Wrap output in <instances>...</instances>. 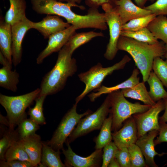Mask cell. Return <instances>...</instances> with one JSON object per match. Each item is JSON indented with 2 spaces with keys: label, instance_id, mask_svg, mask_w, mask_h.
<instances>
[{
  "label": "cell",
  "instance_id": "7dc6e473",
  "mask_svg": "<svg viewBox=\"0 0 167 167\" xmlns=\"http://www.w3.org/2000/svg\"><path fill=\"white\" fill-rule=\"evenodd\" d=\"M138 6L142 7L144 6L147 0H134Z\"/></svg>",
  "mask_w": 167,
  "mask_h": 167
},
{
  "label": "cell",
  "instance_id": "ab89813d",
  "mask_svg": "<svg viewBox=\"0 0 167 167\" xmlns=\"http://www.w3.org/2000/svg\"><path fill=\"white\" fill-rule=\"evenodd\" d=\"M0 167H35L31 162L20 160L2 161L0 162Z\"/></svg>",
  "mask_w": 167,
  "mask_h": 167
},
{
  "label": "cell",
  "instance_id": "d4e9b609",
  "mask_svg": "<svg viewBox=\"0 0 167 167\" xmlns=\"http://www.w3.org/2000/svg\"><path fill=\"white\" fill-rule=\"evenodd\" d=\"M103 36L104 34L101 32L90 31L78 33L75 32L71 36L65 45L72 54L77 48L94 38Z\"/></svg>",
  "mask_w": 167,
  "mask_h": 167
},
{
  "label": "cell",
  "instance_id": "9a60e30c",
  "mask_svg": "<svg viewBox=\"0 0 167 167\" xmlns=\"http://www.w3.org/2000/svg\"><path fill=\"white\" fill-rule=\"evenodd\" d=\"M112 139L118 149L127 148L135 143L138 139L137 130L135 121L131 116L120 129L112 134Z\"/></svg>",
  "mask_w": 167,
  "mask_h": 167
},
{
  "label": "cell",
  "instance_id": "277c9868",
  "mask_svg": "<svg viewBox=\"0 0 167 167\" xmlns=\"http://www.w3.org/2000/svg\"><path fill=\"white\" fill-rule=\"evenodd\" d=\"M40 92V88H37L29 93L16 96L0 94V103L6 112L9 129H14L16 126L27 118L26 109L35 101Z\"/></svg>",
  "mask_w": 167,
  "mask_h": 167
},
{
  "label": "cell",
  "instance_id": "f6af8a7d",
  "mask_svg": "<svg viewBox=\"0 0 167 167\" xmlns=\"http://www.w3.org/2000/svg\"><path fill=\"white\" fill-rule=\"evenodd\" d=\"M0 123L1 124H3L6 126L10 127V124L8 120L6 117H4L0 114Z\"/></svg>",
  "mask_w": 167,
  "mask_h": 167
},
{
  "label": "cell",
  "instance_id": "ba28073f",
  "mask_svg": "<svg viewBox=\"0 0 167 167\" xmlns=\"http://www.w3.org/2000/svg\"><path fill=\"white\" fill-rule=\"evenodd\" d=\"M110 107L109 98L108 95L102 105L95 112L88 115L80 120L66 142L70 143L78 137L93 131L100 129L109 113Z\"/></svg>",
  "mask_w": 167,
  "mask_h": 167
},
{
  "label": "cell",
  "instance_id": "3957f363",
  "mask_svg": "<svg viewBox=\"0 0 167 167\" xmlns=\"http://www.w3.org/2000/svg\"><path fill=\"white\" fill-rule=\"evenodd\" d=\"M108 95L110 105L109 113L112 117V130L114 131L119 129L123 122L132 115L144 112L152 107L139 102H129L120 90L112 92Z\"/></svg>",
  "mask_w": 167,
  "mask_h": 167
},
{
  "label": "cell",
  "instance_id": "f546056e",
  "mask_svg": "<svg viewBox=\"0 0 167 167\" xmlns=\"http://www.w3.org/2000/svg\"><path fill=\"white\" fill-rule=\"evenodd\" d=\"M6 161L20 160L31 162L30 158L19 140L15 142L6 151L5 156Z\"/></svg>",
  "mask_w": 167,
  "mask_h": 167
},
{
  "label": "cell",
  "instance_id": "30bf717a",
  "mask_svg": "<svg viewBox=\"0 0 167 167\" xmlns=\"http://www.w3.org/2000/svg\"><path fill=\"white\" fill-rule=\"evenodd\" d=\"M165 109L164 100L161 99L146 111L134 114L133 117L136 124L138 138L150 131H159V115Z\"/></svg>",
  "mask_w": 167,
  "mask_h": 167
},
{
  "label": "cell",
  "instance_id": "c3c4849f",
  "mask_svg": "<svg viewBox=\"0 0 167 167\" xmlns=\"http://www.w3.org/2000/svg\"><path fill=\"white\" fill-rule=\"evenodd\" d=\"M164 57L167 59V44L165 45V54Z\"/></svg>",
  "mask_w": 167,
  "mask_h": 167
},
{
  "label": "cell",
  "instance_id": "d6a6232c",
  "mask_svg": "<svg viewBox=\"0 0 167 167\" xmlns=\"http://www.w3.org/2000/svg\"><path fill=\"white\" fill-rule=\"evenodd\" d=\"M157 16L152 14L147 16L132 19L122 25V30L135 31L147 27L150 23Z\"/></svg>",
  "mask_w": 167,
  "mask_h": 167
},
{
  "label": "cell",
  "instance_id": "8992f818",
  "mask_svg": "<svg viewBox=\"0 0 167 167\" xmlns=\"http://www.w3.org/2000/svg\"><path fill=\"white\" fill-rule=\"evenodd\" d=\"M32 9L40 14L54 15L63 17L71 25L76 26L81 23V15L74 12L71 7H78L84 10L85 7L77 4L64 2L55 0H30Z\"/></svg>",
  "mask_w": 167,
  "mask_h": 167
},
{
  "label": "cell",
  "instance_id": "52a82bcc",
  "mask_svg": "<svg viewBox=\"0 0 167 167\" xmlns=\"http://www.w3.org/2000/svg\"><path fill=\"white\" fill-rule=\"evenodd\" d=\"M77 104L75 103L64 115L50 140L45 143L54 150H62L63 145L72 133L80 120L83 117L91 113L88 110L79 114L77 112Z\"/></svg>",
  "mask_w": 167,
  "mask_h": 167
},
{
  "label": "cell",
  "instance_id": "9c48e42d",
  "mask_svg": "<svg viewBox=\"0 0 167 167\" xmlns=\"http://www.w3.org/2000/svg\"><path fill=\"white\" fill-rule=\"evenodd\" d=\"M101 6L109 28L110 36L104 56L107 59L111 60L114 59L118 50L117 45L122 25L114 6L109 3L104 4Z\"/></svg>",
  "mask_w": 167,
  "mask_h": 167
},
{
  "label": "cell",
  "instance_id": "60d3db41",
  "mask_svg": "<svg viewBox=\"0 0 167 167\" xmlns=\"http://www.w3.org/2000/svg\"><path fill=\"white\" fill-rule=\"evenodd\" d=\"M159 122V136L154 141L155 145L163 142H167V124L165 122Z\"/></svg>",
  "mask_w": 167,
  "mask_h": 167
},
{
  "label": "cell",
  "instance_id": "7a4b0ae2",
  "mask_svg": "<svg viewBox=\"0 0 167 167\" xmlns=\"http://www.w3.org/2000/svg\"><path fill=\"white\" fill-rule=\"evenodd\" d=\"M72 54L65 45L58 52L54 66L42 80L39 96L54 94L63 88L68 78L77 71L76 60Z\"/></svg>",
  "mask_w": 167,
  "mask_h": 167
},
{
  "label": "cell",
  "instance_id": "1f68e13d",
  "mask_svg": "<svg viewBox=\"0 0 167 167\" xmlns=\"http://www.w3.org/2000/svg\"><path fill=\"white\" fill-rule=\"evenodd\" d=\"M20 139L16 130L9 129L5 131L0 140V161H5V154L10 146L15 142Z\"/></svg>",
  "mask_w": 167,
  "mask_h": 167
},
{
  "label": "cell",
  "instance_id": "5bb4252c",
  "mask_svg": "<svg viewBox=\"0 0 167 167\" xmlns=\"http://www.w3.org/2000/svg\"><path fill=\"white\" fill-rule=\"evenodd\" d=\"M71 25L65 22L60 16L54 15H47L41 21L34 22L31 21L32 29H34L43 36L47 39L52 35L62 31Z\"/></svg>",
  "mask_w": 167,
  "mask_h": 167
},
{
  "label": "cell",
  "instance_id": "f1b7e54d",
  "mask_svg": "<svg viewBox=\"0 0 167 167\" xmlns=\"http://www.w3.org/2000/svg\"><path fill=\"white\" fill-rule=\"evenodd\" d=\"M121 36L133 39L139 41L154 44L158 43V39L155 37L147 27L135 31L122 30Z\"/></svg>",
  "mask_w": 167,
  "mask_h": 167
},
{
  "label": "cell",
  "instance_id": "e0dca14e",
  "mask_svg": "<svg viewBox=\"0 0 167 167\" xmlns=\"http://www.w3.org/2000/svg\"><path fill=\"white\" fill-rule=\"evenodd\" d=\"M158 134L159 131L158 130L150 131L138 138L135 143L144 156L146 163L148 166L158 167L154 161V156L157 155L161 156L165 154L164 153H158L155 149V144L154 140Z\"/></svg>",
  "mask_w": 167,
  "mask_h": 167
},
{
  "label": "cell",
  "instance_id": "836d02e7",
  "mask_svg": "<svg viewBox=\"0 0 167 167\" xmlns=\"http://www.w3.org/2000/svg\"><path fill=\"white\" fill-rule=\"evenodd\" d=\"M18 126L16 130L19 134L20 139H24L36 134V131L40 127L39 125L30 118H27L23 120Z\"/></svg>",
  "mask_w": 167,
  "mask_h": 167
},
{
  "label": "cell",
  "instance_id": "7c38bea8",
  "mask_svg": "<svg viewBox=\"0 0 167 167\" xmlns=\"http://www.w3.org/2000/svg\"><path fill=\"white\" fill-rule=\"evenodd\" d=\"M77 30L75 26L71 25L68 28L51 35L48 38L47 46L36 58V63H41L48 56L54 53L59 52Z\"/></svg>",
  "mask_w": 167,
  "mask_h": 167
},
{
  "label": "cell",
  "instance_id": "4316f807",
  "mask_svg": "<svg viewBox=\"0 0 167 167\" xmlns=\"http://www.w3.org/2000/svg\"><path fill=\"white\" fill-rule=\"evenodd\" d=\"M147 82L149 86V94L154 101L167 98V92L164 85L153 72H150Z\"/></svg>",
  "mask_w": 167,
  "mask_h": 167
},
{
  "label": "cell",
  "instance_id": "f35d334b",
  "mask_svg": "<svg viewBox=\"0 0 167 167\" xmlns=\"http://www.w3.org/2000/svg\"><path fill=\"white\" fill-rule=\"evenodd\" d=\"M121 167H131V163L130 154L127 148L118 149L115 155Z\"/></svg>",
  "mask_w": 167,
  "mask_h": 167
},
{
  "label": "cell",
  "instance_id": "5b68a950",
  "mask_svg": "<svg viewBox=\"0 0 167 167\" xmlns=\"http://www.w3.org/2000/svg\"><path fill=\"white\" fill-rule=\"evenodd\" d=\"M131 60V58L126 55L121 61L112 66L104 67L101 63H98L88 71L79 74L78 77L85 84V88L76 98L75 103L78 104L91 92L100 87L102 82L107 76L116 70L123 69Z\"/></svg>",
  "mask_w": 167,
  "mask_h": 167
},
{
  "label": "cell",
  "instance_id": "cb8c5ba5",
  "mask_svg": "<svg viewBox=\"0 0 167 167\" xmlns=\"http://www.w3.org/2000/svg\"><path fill=\"white\" fill-rule=\"evenodd\" d=\"M60 150L56 151L43 142L41 160L39 167H65L61 159Z\"/></svg>",
  "mask_w": 167,
  "mask_h": 167
},
{
  "label": "cell",
  "instance_id": "d590c367",
  "mask_svg": "<svg viewBox=\"0 0 167 167\" xmlns=\"http://www.w3.org/2000/svg\"><path fill=\"white\" fill-rule=\"evenodd\" d=\"M131 160V167H147L143 155L140 148L135 143L127 147Z\"/></svg>",
  "mask_w": 167,
  "mask_h": 167
},
{
  "label": "cell",
  "instance_id": "4dcf8cb0",
  "mask_svg": "<svg viewBox=\"0 0 167 167\" xmlns=\"http://www.w3.org/2000/svg\"><path fill=\"white\" fill-rule=\"evenodd\" d=\"M46 96H39L35 100L36 103L33 108H30L28 114L30 118L39 125L46 124L43 113V105Z\"/></svg>",
  "mask_w": 167,
  "mask_h": 167
},
{
  "label": "cell",
  "instance_id": "d6986e66",
  "mask_svg": "<svg viewBox=\"0 0 167 167\" xmlns=\"http://www.w3.org/2000/svg\"><path fill=\"white\" fill-rule=\"evenodd\" d=\"M140 72L137 68H135L130 77L124 82L111 87L104 85L101 86L95 90V92L89 94L88 97L91 101L93 102L102 95L108 94L114 91L133 87L139 82V77L138 75Z\"/></svg>",
  "mask_w": 167,
  "mask_h": 167
},
{
  "label": "cell",
  "instance_id": "74e56055",
  "mask_svg": "<svg viewBox=\"0 0 167 167\" xmlns=\"http://www.w3.org/2000/svg\"><path fill=\"white\" fill-rule=\"evenodd\" d=\"M156 16L167 15V0H157L153 3L144 7Z\"/></svg>",
  "mask_w": 167,
  "mask_h": 167
},
{
  "label": "cell",
  "instance_id": "e575fe53",
  "mask_svg": "<svg viewBox=\"0 0 167 167\" xmlns=\"http://www.w3.org/2000/svg\"><path fill=\"white\" fill-rule=\"evenodd\" d=\"M157 57L154 60L152 69L153 72L167 88V59L164 60Z\"/></svg>",
  "mask_w": 167,
  "mask_h": 167
},
{
  "label": "cell",
  "instance_id": "bcb514c9",
  "mask_svg": "<svg viewBox=\"0 0 167 167\" xmlns=\"http://www.w3.org/2000/svg\"><path fill=\"white\" fill-rule=\"evenodd\" d=\"M57 1L62 2H66L67 3H70L74 4H79L80 3L82 0H55Z\"/></svg>",
  "mask_w": 167,
  "mask_h": 167
},
{
  "label": "cell",
  "instance_id": "44dd1931",
  "mask_svg": "<svg viewBox=\"0 0 167 167\" xmlns=\"http://www.w3.org/2000/svg\"><path fill=\"white\" fill-rule=\"evenodd\" d=\"M10 7L6 12L4 19L5 21L11 26L27 18L26 11L27 7L25 0H9Z\"/></svg>",
  "mask_w": 167,
  "mask_h": 167
},
{
  "label": "cell",
  "instance_id": "2e32d148",
  "mask_svg": "<svg viewBox=\"0 0 167 167\" xmlns=\"http://www.w3.org/2000/svg\"><path fill=\"white\" fill-rule=\"evenodd\" d=\"M114 4L122 25L132 19L152 14L150 11L136 6L131 0H117Z\"/></svg>",
  "mask_w": 167,
  "mask_h": 167
},
{
  "label": "cell",
  "instance_id": "681fc988",
  "mask_svg": "<svg viewBox=\"0 0 167 167\" xmlns=\"http://www.w3.org/2000/svg\"></svg>",
  "mask_w": 167,
  "mask_h": 167
},
{
  "label": "cell",
  "instance_id": "603a6c76",
  "mask_svg": "<svg viewBox=\"0 0 167 167\" xmlns=\"http://www.w3.org/2000/svg\"><path fill=\"white\" fill-rule=\"evenodd\" d=\"M19 82V75L15 69L12 70V65L3 66L0 69V86L13 92H16Z\"/></svg>",
  "mask_w": 167,
  "mask_h": 167
},
{
  "label": "cell",
  "instance_id": "ffe728a7",
  "mask_svg": "<svg viewBox=\"0 0 167 167\" xmlns=\"http://www.w3.org/2000/svg\"><path fill=\"white\" fill-rule=\"evenodd\" d=\"M12 32L11 24L6 22L2 16L0 20V52L11 64Z\"/></svg>",
  "mask_w": 167,
  "mask_h": 167
},
{
  "label": "cell",
  "instance_id": "7402d4cb",
  "mask_svg": "<svg viewBox=\"0 0 167 167\" xmlns=\"http://www.w3.org/2000/svg\"><path fill=\"white\" fill-rule=\"evenodd\" d=\"M121 91L125 97L140 101L144 104L151 106L156 104V102L150 97L143 81L139 82L133 87L122 89Z\"/></svg>",
  "mask_w": 167,
  "mask_h": 167
},
{
  "label": "cell",
  "instance_id": "83f0119b",
  "mask_svg": "<svg viewBox=\"0 0 167 167\" xmlns=\"http://www.w3.org/2000/svg\"><path fill=\"white\" fill-rule=\"evenodd\" d=\"M112 117L110 113L109 117L105 120L99 135L95 139L96 149H102L106 144L111 141Z\"/></svg>",
  "mask_w": 167,
  "mask_h": 167
},
{
  "label": "cell",
  "instance_id": "b9f144b4",
  "mask_svg": "<svg viewBox=\"0 0 167 167\" xmlns=\"http://www.w3.org/2000/svg\"><path fill=\"white\" fill-rule=\"evenodd\" d=\"M117 0H86V4L90 7H98L104 4L109 3L112 5V3L114 2Z\"/></svg>",
  "mask_w": 167,
  "mask_h": 167
},
{
  "label": "cell",
  "instance_id": "8fae6325",
  "mask_svg": "<svg viewBox=\"0 0 167 167\" xmlns=\"http://www.w3.org/2000/svg\"><path fill=\"white\" fill-rule=\"evenodd\" d=\"M67 148L62 149L65 156V165L68 167H96L100 165L102 158V149H96L90 155L83 157L77 155L71 149L70 143L66 142Z\"/></svg>",
  "mask_w": 167,
  "mask_h": 167
},
{
  "label": "cell",
  "instance_id": "ee69618b",
  "mask_svg": "<svg viewBox=\"0 0 167 167\" xmlns=\"http://www.w3.org/2000/svg\"><path fill=\"white\" fill-rule=\"evenodd\" d=\"M108 167H120V165L117 159L114 157L112 159L109 163Z\"/></svg>",
  "mask_w": 167,
  "mask_h": 167
},
{
  "label": "cell",
  "instance_id": "8d00e7d4",
  "mask_svg": "<svg viewBox=\"0 0 167 167\" xmlns=\"http://www.w3.org/2000/svg\"><path fill=\"white\" fill-rule=\"evenodd\" d=\"M118 148L114 142L111 141L103 148L102 167H107L111 160L115 157Z\"/></svg>",
  "mask_w": 167,
  "mask_h": 167
},
{
  "label": "cell",
  "instance_id": "ac0fdd59",
  "mask_svg": "<svg viewBox=\"0 0 167 167\" xmlns=\"http://www.w3.org/2000/svg\"><path fill=\"white\" fill-rule=\"evenodd\" d=\"M28 154L31 162L36 167L41 162L43 142L41 136L36 134L19 140Z\"/></svg>",
  "mask_w": 167,
  "mask_h": 167
},
{
  "label": "cell",
  "instance_id": "4fadbf2b",
  "mask_svg": "<svg viewBox=\"0 0 167 167\" xmlns=\"http://www.w3.org/2000/svg\"><path fill=\"white\" fill-rule=\"evenodd\" d=\"M31 21L26 18L11 26L12 61L15 66L19 64L21 61L22 43L27 32L32 29Z\"/></svg>",
  "mask_w": 167,
  "mask_h": 167
},
{
  "label": "cell",
  "instance_id": "7bdbcfd3",
  "mask_svg": "<svg viewBox=\"0 0 167 167\" xmlns=\"http://www.w3.org/2000/svg\"><path fill=\"white\" fill-rule=\"evenodd\" d=\"M165 102V112L163 114L160 118L159 122H167V98L164 99Z\"/></svg>",
  "mask_w": 167,
  "mask_h": 167
},
{
  "label": "cell",
  "instance_id": "6da1fadb",
  "mask_svg": "<svg viewBox=\"0 0 167 167\" xmlns=\"http://www.w3.org/2000/svg\"><path fill=\"white\" fill-rule=\"evenodd\" d=\"M117 48L118 50L125 51L131 55L142 75L143 81L145 83L152 71L154 58L164 57L165 44L162 42L150 44L120 36Z\"/></svg>",
  "mask_w": 167,
  "mask_h": 167
},
{
  "label": "cell",
  "instance_id": "484cf974",
  "mask_svg": "<svg viewBox=\"0 0 167 167\" xmlns=\"http://www.w3.org/2000/svg\"><path fill=\"white\" fill-rule=\"evenodd\" d=\"M147 28L158 39L167 44V17L163 15L157 16L149 24Z\"/></svg>",
  "mask_w": 167,
  "mask_h": 167
}]
</instances>
